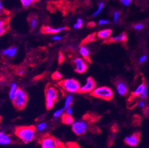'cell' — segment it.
Wrapping results in <instances>:
<instances>
[{
  "instance_id": "d4e9b609",
  "label": "cell",
  "mask_w": 149,
  "mask_h": 148,
  "mask_svg": "<svg viewBox=\"0 0 149 148\" xmlns=\"http://www.w3.org/2000/svg\"><path fill=\"white\" fill-rule=\"evenodd\" d=\"M47 126H48V125L46 122H41L37 124V126L36 127V130L39 132H43L47 129Z\"/></svg>"
},
{
  "instance_id": "8fae6325",
  "label": "cell",
  "mask_w": 149,
  "mask_h": 148,
  "mask_svg": "<svg viewBox=\"0 0 149 148\" xmlns=\"http://www.w3.org/2000/svg\"><path fill=\"white\" fill-rule=\"evenodd\" d=\"M70 30L68 27H61L58 28H52L48 26H43L40 28V32L42 34H56L61 31Z\"/></svg>"
},
{
  "instance_id": "8d00e7d4",
  "label": "cell",
  "mask_w": 149,
  "mask_h": 148,
  "mask_svg": "<svg viewBox=\"0 0 149 148\" xmlns=\"http://www.w3.org/2000/svg\"><path fill=\"white\" fill-rule=\"evenodd\" d=\"M65 114H68V115H72V113H73V110H72V108L71 107V106H70V107L67 108V109L65 110Z\"/></svg>"
},
{
  "instance_id": "ba28073f",
  "label": "cell",
  "mask_w": 149,
  "mask_h": 148,
  "mask_svg": "<svg viewBox=\"0 0 149 148\" xmlns=\"http://www.w3.org/2000/svg\"><path fill=\"white\" fill-rule=\"evenodd\" d=\"M74 65V69L78 73H83L87 69V64L84 59L81 57H76L73 61Z\"/></svg>"
},
{
  "instance_id": "2e32d148",
  "label": "cell",
  "mask_w": 149,
  "mask_h": 148,
  "mask_svg": "<svg viewBox=\"0 0 149 148\" xmlns=\"http://www.w3.org/2000/svg\"><path fill=\"white\" fill-rule=\"evenodd\" d=\"M147 88L146 86V84L145 82V81H143V82H141L140 84H139L136 88L134 90L132 94H131V97L132 98H135V97H139L140 95L141 94V93L145 90V89Z\"/></svg>"
},
{
  "instance_id": "f35d334b",
  "label": "cell",
  "mask_w": 149,
  "mask_h": 148,
  "mask_svg": "<svg viewBox=\"0 0 149 148\" xmlns=\"http://www.w3.org/2000/svg\"><path fill=\"white\" fill-rule=\"evenodd\" d=\"M138 106L141 109H143L145 107V102L143 100H141L139 102Z\"/></svg>"
},
{
  "instance_id": "30bf717a",
  "label": "cell",
  "mask_w": 149,
  "mask_h": 148,
  "mask_svg": "<svg viewBox=\"0 0 149 148\" xmlns=\"http://www.w3.org/2000/svg\"><path fill=\"white\" fill-rule=\"evenodd\" d=\"M55 138L50 135L44 136L39 142L41 148H55Z\"/></svg>"
},
{
  "instance_id": "e0dca14e",
  "label": "cell",
  "mask_w": 149,
  "mask_h": 148,
  "mask_svg": "<svg viewBox=\"0 0 149 148\" xmlns=\"http://www.w3.org/2000/svg\"><path fill=\"white\" fill-rule=\"evenodd\" d=\"M127 40V33L124 32L121 35H118L117 36L112 37L110 38L107 42L108 43H114V42H125Z\"/></svg>"
},
{
  "instance_id": "484cf974",
  "label": "cell",
  "mask_w": 149,
  "mask_h": 148,
  "mask_svg": "<svg viewBox=\"0 0 149 148\" xmlns=\"http://www.w3.org/2000/svg\"><path fill=\"white\" fill-rule=\"evenodd\" d=\"M39 0H20L21 3L23 7L27 8L31 5L35 3H37Z\"/></svg>"
},
{
  "instance_id": "44dd1931",
  "label": "cell",
  "mask_w": 149,
  "mask_h": 148,
  "mask_svg": "<svg viewBox=\"0 0 149 148\" xmlns=\"http://www.w3.org/2000/svg\"><path fill=\"white\" fill-rule=\"evenodd\" d=\"M18 88H19L17 86V84L16 82H12L11 84L10 89H9V92H8V96L11 100H12L13 98H14L15 94L16 93Z\"/></svg>"
},
{
  "instance_id": "4dcf8cb0",
  "label": "cell",
  "mask_w": 149,
  "mask_h": 148,
  "mask_svg": "<svg viewBox=\"0 0 149 148\" xmlns=\"http://www.w3.org/2000/svg\"><path fill=\"white\" fill-rule=\"evenodd\" d=\"M1 14L2 15L3 14L9 15L10 12L3 8V7L2 6V4H1V0H0V15H1Z\"/></svg>"
},
{
  "instance_id": "ffe728a7",
  "label": "cell",
  "mask_w": 149,
  "mask_h": 148,
  "mask_svg": "<svg viewBox=\"0 0 149 148\" xmlns=\"http://www.w3.org/2000/svg\"><path fill=\"white\" fill-rule=\"evenodd\" d=\"M61 121L63 123L66 125H71L74 122V120L71 115L64 113L61 116Z\"/></svg>"
},
{
  "instance_id": "f6af8a7d",
  "label": "cell",
  "mask_w": 149,
  "mask_h": 148,
  "mask_svg": "<svg viewBox=\"0 0 149 148\" xmlns=\"http://www.w3.org/2000/svg\"><path fill=\"white\" fill-rule=\"evenodd\" d=\"M144 114H147V115H149V107H147V108H146V109H145Z\"/></svg>"
},
{
  "instance_id": "8992f818",
  "label": "cell",
  "mask_w": 149,
  "mask_h": 148,
  "mask_svg": "<svg viewBox=\"0 0 149 148\" xmlns=\"http://www.w3.org/2000/svg\"><path fill=\"white\" fill-rule=\"evenodd\" d=\"M73 133L77 136H81L85 134L88 129L87 123L84 120L74 121L71 124Z\"/></svg>"
},
{
  "instance_id": "7a4b0ae2",
  "label": "cell",
  "mask_w": 149,
  "mask_h": 148,
  "mask_svg": "<svg viewBox=\"0 0 149 148\" xmlns=\"http://www.w3.org/2000/svg\"><path fill=\"white\" fill-rule=\"evenodd\" d=\"M59 85L63 90L70 94H74L79 92L80 84L79 82L74 78H68L61 81Z\"/></svg>"
},
{
  "instance_id": "cb8c5ba5",
  "label": "cell",
  "mask_w": 149,
  "mask_h": 148,
  "mask_svg": "<svg viewBox=\"0 0 149 148\" xmlns=\"http://www.w3.org/2000/svg\"><path fill=\"white\" fill-rule=\"evenodd\" d=\"M73 99L74 98H73V96L72 95V94H69L65 97L64 103V106H63L65 110L67 108L71 106V104L73 102Z\"/></svg>"
},
{
  "instance_id": "f1b7e54d",
  "label": "cell",
  "mask_w": 149,
  "mask_h": 148,
  "mask_svg": "<svg viewBox=\"0 0 149 148\" xmlns=\"http://www.w3.org/2000/svg\"><path fill=\"white\" fill-rule=\"evenodd\" d=\"M55 148H65V145L60 140L55 139Z\"/></svg>"
},
{
  "instance_id": "ee69618b",
  "label": "cell",
  "mask_w": 149,
  "mask_h": 148,
  "mask_svg": "<svg viewBox=\"0 0 149 148\" xmlns=\"http://www.w3.org/2000/svg\"><path fill=\"white\" fill-rule=\"evenodd\" d=\"M62 38V37H60V36H55L52 38V40H58L59 39H61Z\"/></svg>"
},
{
  "instance_id": "4316f807",
  "label": "cell",
  "mask_w": 149,
  "mask_h": 148,
  "mask_svg": "<svg viewBox=\"0 0 149 148\" xmlns=\"http://www.w3.org/2000/svg\"><path fill=\"white\" fill-rule=\"evenodd\" d=\"M64 111H65V109H64V108L63 107L62 108H61V109H59L56 110L54 113V114H53V116H54V118H55V119H57L58 118L61 117L62 115L64 114Z\"/></svg>"
},
{
  "instance_id": "9c48e42d",
  "label": "cell",
  "mask_w": 149,
  "mask_h": 148,
  "mask_svg": "<svg viewBox=\"0 0 149 148\" xmlns=\"http://www.w3.org/2000/svg\"><path fill=\"white\" fill-rule=\"evenodd\" d=\"M140 141V133L136 132L130 135L124 139L125 143L130 147L137 146Z\"/></svg>"
},
{
  "instance_id": "ab89813d",
  "label": "cell",
  "mask_w": 149,
  "mask_h": 148,
  "mask_svg": "<svg viewBox=\"0 0 149 148\" xmlns=\"http://www.w3.org/2000/svg\"><path fill=\"white\" fill-rule=\"evenodd\" d=\"M134 27V28L136 30H141V29L143 28L144 25L143 24H136Z\"/></svg>"
},
{
  "instance_id": "5b68a950",
  "label": "cell",
  "mask_w": 149,
  "mask_h": 148,
  "mask_svg": "<svg viewBox=\"0 0 149 148\" xmlns=\"http://www.w3.org/2000/svg\"><path fill=\"white\" fill-rule=\"evenodd\" d=\"M27 95L22 88H18L16 93L11 100L15 108L17 110H23L25 108L27 102Z\"/></svg>"
},
{
  "instance_id": "1f68e13d",
  "label": "cell",
  "mask_w": 149,
  "mask_h": 148,
  "mask_svg": "<svg viewBox=\"0 0 149 148\" xmlns=\"http://www.w3.org/2000/svg\"><path fill=\"white\" fill-rule=\"evenodd\" d=\"M147 95H148V90H147V88H146L145 90L141 93V94L140 95L139 97L140 98L141 100H146L147 97Z\"/></svg>"
},
{
  "instance_id": "b9f144b4",
  "label": "cell",
  "mask_w": 149,
  "mask_h": 148,
  "mask_svg": "<svg viewBox=\"0 0 149 148\" xmlns=\"http://www.w3.org/2000/svg\"><path fill=\"white\" fill-rule=\"evenodd\" d=\"M18 74L20 76H23L25 74V71L23 69H21L20 70H19L18 71Z\"/></svg>"
},
{
  "instance_id": "7bdbcfd3",
  "label": "cell",
  "mask_w": 149,
  "mask_h": 148,
  "mask_svg": "<svg viewBox=\"0 0 149 148\" xmlns=\"http://www.w3.org/2000/svg\"><path fill=\"white\" fill-rule=\"evenodd\" d=\"M95 25H96L95 23V22H92H92H89V23H87V26L88 27L92 28V27H95Z\"/></svg>"
},
{
  "instance_id": "3957f363",
  "label": "cell",
  "mask_w": 149,
  "mask_h": 148,
  "mask_svg": "<svg viewBox=\"0 0 149 148\" xmlns=\"http://www.w3.org/2000/svg\"><path fill=\"white\" fill-rule=\"evenodd\" d=\"M91 95L97 98L105 101H110L113 97V92L109 87L102 86L96 87L95 90L91 93Z\"/></svg>"
},
{
  "instance_id": "7402d4cb",
  "label": "cell",
  "mask_w": 149,
  "mask_h": 148,
  "mask_svg": "<svg viewBox=\"0 0 149 148\" xmlns=\"http://www.w3.org/2000/svg\"><path fill=\"white\" fill-rule=\"evenodd\" d=\"M16 52H17V48H16L11 47L10 48H8V49H6L4 50L2 52V53H3V55L7 56L10 57H12L16 54Z\"/></svg>"
},
{
  "instance_id": "83f0119b",
  "label": "cell",
  "mask_w": 149,
  "mask_h": 148,
  "mask_svg": "<svg viewBox=\"0 0 149 148\" xmlns=\"http://www.w3.org/2000/svg\"><path fill=\"white\" fill-rule=\"evenodd\" d=\"M62 77H63L62 74L58 71L55 72L52 75V78L54 80H56V81H58L59 80H61L62 78Z\"/></svg>"
},
{
  "instance_id": "9a60e30c",
  "label": "cell",
  "mask_w": 149,
  "mask_h": 148,
  "mask_svg": "<svg viewBox=\"0 0 149 148\" xmlns=\"http://www.w3.org/2000/svg\"><path fill=\"white\" fill-rule=\"evenodd\" d=\"M12 140L10 136L6 134L4 131H0V145L7 146L11 143Z\"/></svg>"
},
{
  "instance_id": "5bb4252c",
  "label": "cell",
  "mask_w": 149,
  "mask_h": 148,
  "mask_svg": "<svg viewBox=\"0 0 149 148\" xmlns=\"http://www.w3.org/2000/svg\"><path fill=\"white\" fill-rule=\"evenodd\" d=\"M27 21L29 23V25L30 27L31 31L35 28L38 24V16L36 14L31 13L30 14L29 17H27Z\"/></svg>"
},
{
  "instance_id": "d590c367",
  "label": "cell",
  "mask_w": 149,
  "mask_h": 148,
  "mask_svg": "<svg viewBox=\"0 0 149 148\" xmlns=\"http://www.w3.org/2000/svg\"><path fill=\"white\" fill-rule=\"evenodd\" d=\"M147 56L146 55H142V56L140 57V59H139V62H140V64H143V63H144V62H146V61L147 60Z\"/></svg>"
},
{
  "instance_id": "4fadbf2b",
  "label": "cell",
  "mask_w": 149,
  "mask_h": 148,
  "mask_svg": "<svg viewBox=\"0 0 149 148\" xmlns=\"http://www.w3.org/2000/svg\"><path fill=\"white\" fill-rule=\"evenodd\" d=\"M116 91L118 94L121 96L127 95L128 93V88L127 85L123 81H118L116 84Z\"/></svg>"
},
{
  "instance_id": "f546056e",
  "label": "cell",
  "mask_w": 149,
  "mask_h": 148,
  "mask_svg": "<svg viewBox=\"0 0 149 148\" xmlns=\"http://www.w3.org/2000/svg\"><path fill=\"white\" fill-rule=\"evenodd\" d=\"M103 7H104V3H99V7H98V8H97V10L93 13V16H94V17H95V16H96L97 15H98L100 12V11H102V10L103 9Z\"/></svg>"
},
{
  "instance_id": "277c9868",
  "label": "cell",
  "mask_w": 149,
  "mask_h": 148,
  "mask_svg": "<svg viewBox=\"0 0 149 148\" xmlns=\"http://www.w3.org/2000/svg\"><path fill=\"white\" fill-rule=\"evenodd\" d=\"M58 98V91L51 85L47 87L45 90V106L48 110L52 109Z\"/></svg>"
},
{
  "instance_id": "836d02e7",
  "label": "cell",
  "mask_w": 149,
  "mask_h": 148,
  "mask_svg": "<svg viewBox=\"0 0 149 148\" xmlns=\"http://www.w3.org/2000/svg\"><path fill=\"white\" fill-rule=\"evenodd\" d=\"M64 59H65L64 55L61 52H59V55H58V62H59V64H61L63 62H64Z\"/></svg>"
},
{
  "instance_id": "6da1fadb",
  "label": "cell",
  "mask_w": 149,
  "mask_h": 148,
  "mask_svg": "<svg viewBox=\"0 0 149 148\" xmlns=\"http://www.w3.org/2000/svg\"><path fill=\"white\" fill-rule=\"evenodd\" d=\"M15 134L22 142L29 143L35 138L36 127L33 126L19 127L15 130Z\"/></svg>"
},
{
  "instance_id": "ac0fdd59",
  "label": "cell",
  "mask_w": 149,
  "mask_h": 148,
  "mask_svg": "<svg viewBox=\"0 0 149 148\" xmlns=\"http://www.w3.org/2000/svg\"><path fill=\"white\" fill-rule=\"evenodd\" d=\"M79 51H80V55L83 56L84 60L86 61L91 62V59L89 58V55H90V53H89L88 49L84 45H82L80 47Z\"/></svg>"
},
{
  "instance_id": "60d3db41",
  "label": "cell",
  "mask_w": 149,
  "mask_h": 148,
  "mask_svg": "<svg viewBox=\"0 0 149 148\" xmlns=\"http://www.w3.org/2000/svg\"><path fill=\"white\" fill-rule=\"evenodd\" d=\"M109 23V21L108 20H100L99 21V25H103V24H108Z\"/></svg>"
},
{
  "instance_id": "603a6c76",
  "label": "cell",
  "mask_w": 149,
  "mask_h": 148,
  "mask_svg": "<svg viewBox=\"0 0 149 148\" xmlns=\"http://www.w3.org/2000/svg\"><path fill=\"white\" fill-rule=\"evenodd\" d=\"M96 36H97V33H92L91 35H89L87 37H86L84 40H83V41H81V45H85V44L91 43V42H93L94 41L96 40Z\"/></svg>"
},
{
  "instance_id": "d6a6232c",
  "label": "cell",
  "mask_w": 149,
  "mask_h": 148,
  "mask_svg": "<svg viewBox=\"0 0 149 148\" xmlns=\"http://www.w3.org/2000/svg\"><path fill=\"white\" fill-rule=\"evenodd\" d=\"M83 26V21L81 19H78L76 23L74 25V27L77 29L80 28Z\"/></svg>"
},
{
  "instance_id": "e575fe53",
  "label": "cell",
  "mask_w": 149,
  "mask_h": 148,
  "mask_svg": "<svg viewBox=\"0 0 149 148\" xmlns=\"http://www.w3.org/2000/svg\"><path fill=\"white\" fill-rule=\"evenodd\" d=\"M119 14H120V13L118 11H115L113 14V20L114 23L116 24L118 23L119 21Z\"/></svg>"
},
{
  "instance_id": "7c38bea8",
  "label": "cell",
  "mask_w": 149,
  "mask_h": 148,
  "mask_svg": "<svg viewBox=\"0 0 149 148\" xmlns=\"http://www.w3.org/2000/svg\"><path fill=\"white\" fill-rule=\"evenodd\" d=\"M11 16L0 19V37L4 35L10 28V20Z\"/></svg>"
},
{
  "instance_id": "52a82bcc",
  "label": "cell",
  "mask_w": 149,
  "mask_h": 148,
  "mask_svg": "<svg viewBox=\"0 0 149 148\" xmlns=\"http://www.w3.org/2000/svg\"><path fill=\"white\" fill-rule=\"evenodd\" d=\"M96 84L94 79L92 77H88L87 78L85 84L80 86L79 93L81 94H91L96 88Z\"/></svg>"
},
{
  "instance_id": "d6986e66",
  "label": "cell",
  "mask_w": 149,
  "mask_h": 148,
  "mask_svg": "<svg viewBox=\"0 0 149 148\" xmlns=\"http://www.w3.org/2000/svg\"><path fill=\"white\" fill-rule=\"evenodd\" d=\"M112 33V30L111 29H105L99 31L97 33V36L100 39H107L109 37Z\"/></svg>"
},
{
  "instance_id": "74e56055",
  "label": "cell",
  "mask_w": 149,
  "mask_h": 148,
  "mask_svg": "<svg viewBox=\"0 0 149 148\" xmlns=\"http://www.w3.org/2000/svg\"><path fill=\"white\" fill-rule=\"evenodd\" d=\"M132 0H121V2L125 6H128L131 3Z\"/></svg>"
}]
</instances>
